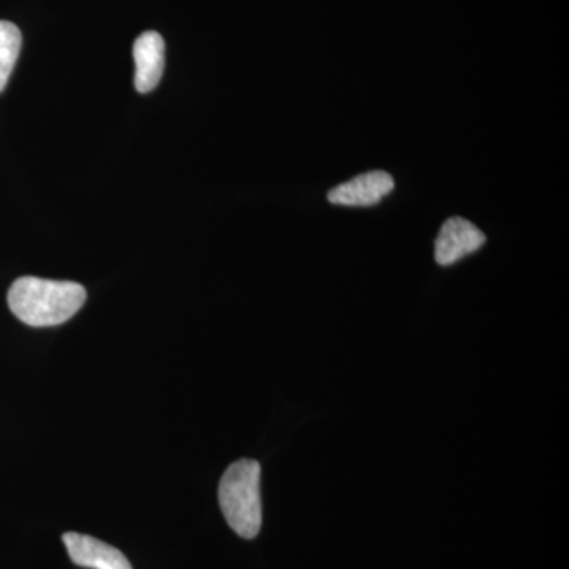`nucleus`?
<instances>
[{"instance_id": "obj_6", "label": "nucleus", "mask_w": 569, "mask_h": 569, "mask_svg": "<svg viewBox=\"0 0 569 569\" xmlns=\"http://www.w3.org/2000/svg\"><path fill=\"white\" fill-rule=\"evenodd\" d=\"M134 88L148 93L159 86L164 70V41L157 32H144L133 44Z\"/></svg>"}, {"instance_id": "obj_3", "label": "nucleus", "mask_w": 569, "mask_h": 569, "mask_svg": "<svg viewBox=\"0 0 569 569\" xmlns=\"http://www.w3.org/2000/svg\"><path fill=\"white\" fill-rule=\"evenodd\" d=\"M486 244V236L462 217H451L441 227L436 239V261L440 266H451L477 252Z\"/></svg>"}, {"instance_id": "obj_5", "label": "nucleus", "mask_w": 569, "mask_h": 569, "mask_svg": "<svg viewBox=\"0 0 569 569\" xmlns=\"http://www.w3.org/2000/svg\"><path fill=\"white\" fill-rule=\"evenodd\" d=\"M63 545L69 552L71 561L78 567L91 569H133L121 550L112 548L100 539L88 537V535L69 533L63 535Z\"/></svg>"}, {"instance_id": "obj_4", "label": "nucleus", "mask_w": 569, "mask_h": 569, "mask_svg": "<svg viewBox=\"0 0 569 569\" xmlns=\"http://www.w3.org/2000/svg\"><path fill=\"white\" fill-rule=\"evenodd\" d=\"M392 190H395V179L391 174L385 171H370L335 187L328 193V200L332 204L369 208L380 203Z\"/></svg>"}, {"instance_id": "obj_2", "label": "nucleus", "mask_w": 569, "mask_h": 569, "mask_svg": "<svg viewBox=\"0 0 569 569\" xmlns=\"http://www.w3.org/2000/svg\"><path fill=\"white\" fill-rule=\"evenodd\" d=\"M260 479V463L241 459L227 468L220 481V508L228 526L241 538L253 539L261 530Z\"/></svg>"}, {"instance_id": "obj_7", "label": "nucleus", "mask_w": 569, "mask_h": 569, "mask_svg": "<svg viewBox=\"0 0 569 569\" xmlns=\"http://www.w3.org/2000/svg\"><path fill=\"white\" fill-rule=\"evenodd\" d=\"M22 44L20 29L10 21H0V92L6 89Z\"/></svg>"}, {"instance_id": "obj_1", "label": "nucleus", "mask_w": 569, "mask_h": 569, "mask_svg": "<svg viewBox=\"0 0 569 569\" xmlns=\"http://www.w3.org/2000/svg\"><path fill=\"white\" fill-rule=\"evenodd\" d=\"M86 298V288L77 282L21 277L10 287L9 307L22 323L48 328L77 316Z\"/></svg>"}]
</instances>
